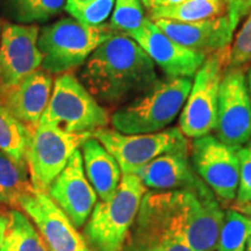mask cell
Masks as SVG:
<instances>
[{
  "instance_id": "6da1fadb",
  "label": "cell",
  "mask_w": 251,
  "mask_h": 251,
  "mask_svg": "<svg viewBox=\"0 0 251 251\" xmlns=\"http://www.w3.org/2000/svg\"><path fill=\"white\" fill-rule=\"evenodd\" d=\"M156 64L128 35L113 34L91 54L80 81L99 102L125 105L158 80Z\"/></svg>"
},
{
  "instance_id": "7a4b0ae2",
  "label": "cell",
  "mask_w": 251,
  "mask_h": 251,
  "mask_svg": "<svg viewBox=\"0 0 251 251\" xmlns=\"http://www.w3.org/2000/svg\"><path fill=\"white\" fill-rule=\"evenodd\" d=\"M152 193L172 227L191 250L215 249L225 211L205 181L193 188Z\"/></svg>"
},
{
  "instance_id": "3957f363",
  "label": "cell",
  "mask_w": 251,
  "mask_h": 251,
  "mask_svg": "<svg viewBox=\"0 0 251 251\" xmlns=\"http://www.w3.org/2000/svg\"><path fill=\"white\" fill-rule=\"evenodd\" d=\"M192 78L158 79L111 115L113 129L122 134H151L166 129L180 114Z\"/></svg>"
},
{
  "instance_id": "277c9868",
  "label": "cell",
  "mask_w": 251,
  "mask_h": 251,
  "mask_svg": "<svg viewBox=\"0 0 251 251\" xmlns=\"http://www.w3.org/2000/svg\"><path fill=\"white\" fill-rule=\"evenodd\" d=\"M147 191L136 175H122L114 196L97 201L83 227L90 251H122Z\"/></svg>"
},
{
  "instance_id": "5b68a950",
  "label": "cell",
  "mask_w": 251,
  "mask_h": 251,
  "mask_svg": "<svg viewBox=\"0 0 251 251\" xmlns=\"http://www.w3.org/2000/svg\"><path fill=\"white\" fill-rule=\"evenodd\" d=\"M115 33L108 24L86 26L74 18L61 19L40 31L37 47L43 56L41 68L50 74H65L84 64Z\"/></svg>"
},
{
  "instance_id": "8992f818",
  "label": "cell",
  "mask_w": 251,
  "mask_h": 251,
  "mask_svg": "<svg viewBox=\"0 0 251 251\" xmlns=\"http://www.w3.org/2000/svg\"><path fill=\"white\" fill-rule=\"evenodd\" d=\"M40 122L72 134H93L111 122L107 111L71 74L56 78L51 97Z\"/></svg>"
},
{
  "instance_id": "52a82bcc",
  "label": "cell",
  "mask_w": 251,
  "mask_h": 251,
  "mask_svg": "<svg viewBox=\"0 0 251 251\" xmlns=\"http://www.w3.org/2000/svg\"><path fill=\"white\" fill-rule=\"evenodd\" d=\"M230 47L207 55L192 81L190 93L179 114V129L188 139H199L215 130L220 86Z\"/></svg>"
},
{
  "instance_id": "ba28073f",
  "label": "cell",
  "mask_w": 251,
  "mask_h": 251,
  "mask_svg": "<svg viewBox=\"0 0 251 251\" xmlns=\"http://www.w3.org/2000/svg\"><path fill=\"white\" fill-rule=\"evenodd\" d=\"M92 136L117 159L122 175L136 174L141 168L163 153L190 149L187 137L181 133L179 127H171L151 134L134 135L122 134L106 127L94 131Z\"/></svg>"
},
{
  "instance_id": "9c48e42d",
  "label": "cell",
  "mask_w": 251,
  "mask_h": 251,
  "mask_svg": "<svg viewBox=\"0 0 251 251\" xmlns=\"http://www.w3.org/2000/svg\"><path fill=\"white\" fill-rule=\"evenodd\" d=\"M92 134H72L55 126L40 122L31 135L26 163L31 185L47 192L52 181L68 164L69 159Z\"/></svg>"
},
{
  "instance_id": "30bf717a",
  "label": "cell",
  "mask_w": 251,
  "mask_h": 251,
  "mask_svg": "<svg viewBox=\"0 0 251 251\" xmlns=\"http://www.w3.org/2000/svg\"><path fill=\"white\" fill-rule=\"evenodd\" d=\"M190 150L191 162L198 176L211 188L220 202L233 203L240 181L237 149L209 134L194 139Z\"/></svg>"
},
{
  "instance_id": "8fae6325",
  "label": "cell",
  "mask_w": 251,
  "mask_h": 251,
  "mask_svg": "<svg viewBox=\"0 0 251 251\" xmlns=\"http://www.w3.org/2000/svg\"><path fill=\"white\" fill-rule=\"evenodd\" d=\"M215 134L236 149L251 140V99L244 67L226 69L220 86Z\"/></svg>"
},
{
  "instance_id": "7c38bea8",
  "label": "cell",
  "mask_w": 251,
  "mask_h": 251,
  "mask_svg": "<svg viewBox=\"0 0 251 251\" xmlns=\"http://www.w3.org/2000/svg\"><path fill=\"white\" fill-rule=\"evenodd\" d=\"M39 34L33 25L5 24L0 39V99L42 64Z\"/></svg>"
},
{
  "instance_id": "4fadbf2b",
  "label": "cell",
  "mask_w": 251,
  "mask_h": 251,
  "mask_svg": "<svg viewBox=\"0 0 251 251\" xmlns=\"http://www.w3.org/2000/svg\"><path fill=\"white\" fill-rule=\"evenodd\" d=\"M18 207L34 222L50 251H90L83 234L47 192L33 187Z\"/></svg>"
},
{
  "instance_id": "5bb4252c",
  "label": "cell",
  "mask_w": 251,
  "mask_h": 251,
  "mask_svg": "<svg viewBox=\"0 0 251 251\" xmlns=\"http://www.w3.org/2000/svg\"><path fill=\"white\" fill-rule=\"evenodd\" d=\"M128 36L147 52L166 78H193L207 57L205 52L185 48L175 42L148 18L139 29Z\"/></svg>"
},
{
  "instance_id": "9a60e30c",
  "label": "cell",
  "mask_w": 251,
  "mask_h": 251,
  "mask_svg": "<svg viewBox=\"0 0 251 251\" xmlns=\"http://www.w3.org/2000/svg\"><path fill=\"white\" fill-rule=\"evenodd\" d=\"M47 193L75 227H84L98 201V196L87 179L79 149L72 153L67 166L52 181Z\"/></svg>"
},
{
  "instance_id": "2e32d148",
  "label": "cell",
  "mask_w": 251,
  "mask_h": 251,
  "mask_svg": "<svg viewBox=\"0 0 251 251\" xmlns=\"http://www.w3.org/2000/svg\"><path fill=\"white\" fill-rule=\"evenodd\" d=\"M122 251H192L147 191Z\"/></svg>"
},
{
  "instance_id": "e0dca14e",
  "label": "cell",
  "mask_w": 251,
  "mask_h": 251,
  "mask_svg": "<svg viewBox=\"0 0 251 251\" xmlns=\"http://www.w3.org/2000/svg\"><path fill=\"white\" fill-rule=\"evenodd\" d=\"M153 23L175 42L207 55L230 47L233 41L234 29L228 14L196 23H179L166 19H157Z\"/></svg>"
},
{
  "instance_id": "ac0fdd59",
  "label": "cell",
  "mask_w": 251,
  "mask_h": 251,
  "mask_svg": "<svg viewBox=\"0 0 251 251\" xmlns=\"http://www.w3.org/2000/svg\"><path fill=\"white\" fill-rule=\"evenodd\" d=\"M52 87L54 79L51 74L37 69L9 90L0 99V102L34 133L48 106Z\"/></svg>"
},
{
  "instance_id": "d6986e66",
  "label": "cell",
  "mask_w": 251,
  "mask_h": 251,
  "mask_svg": "<svg viewBox=\"0 0 251 251\" xmlns=\"http://www.w3.org/2000/svg\"><path fill=\"white\" fill-rule=\"evenodd\" d=\"M134 175L152 191L186 190L197 187L203 181L194 170L190 149L163 153Z\"/></svg>"
},
{
  "instance_id": "ffe728a7",
  "label": "cell",
  "mask_w": 251,
  "mask_h": 251,
  "mask_svg": "<svg viewBox=\"0 0 251 251\" xmlns=\"http://www.w3.org/2000/svg\"><path fill=\"white\" fill-rule=\"evenodd\" d=\"M84 170L100 200H108L117 192L122 171L117 159L98 140L91 136L81 146Z\"/></svg>"
},
{
  "instance_id": "44dd1931",
  "label": "cell",
  "mask_w": 251,
  "mask_h": 251,
  "mask_svg": "<svg viewBox=\"0 0 251 251\" xmlns=\"http://www.w3.org/2000/svg\"><path fill=\"white\" fill-rule=\"evenodd\" d=\"M7 215L8 225L0 243V251H50L45 238L26 213L11 209Z\"/></svg>"
},
{
  "instance_id": "7402d4cb",
  "label": "cell",
  "mask_w": 251,
  "mask_h": 251,
  "mask_svg": "<svg viewBox=\"0 0 251 251\" xmlns=\"http://www.w3.org/2000/svg\"><path fill=\"white\" fill-rule=\"evenodd\" d=\"M228 14L224 0H186L170 7L153 8L149 11L150 20L166 19L179 23H196Z\"/></svg>"
},
{
  "instance_id": "603a6c76",
  "label": "cell",
  "mask_w": 251,
  "mask_h": 251,
  "mask_svg": "<svg viewBox=\"0 0 251 251\" xmlns=\"http://www.w3.org/2000/svg\"><path fill=\"white\" fill-rule=\"evenodd\" d=\"M31 185L26 163H19L0 150V203L18 207Z\"/></svg>"
},
{
  "instance_id": "cb8c5ba5",
  "label": "cell",
  "mask_w": 251,
  "mask_h": 251,
  "mask_svg": "<svg viewBox=\"0 0 251 251\" xmlns=\"http://www.w3.org/2000/svg\"><path fill=\"white\" fill-rule=\"evenodd\" d=\"M33 133L0 102V150L19 163H26ZM27 164V163H26Z\"/></svg>"
},
{
  "instance_id": "d4e9b609",
  "label": "cell",
  "mask_w": 251,
  "mask_h": 251,
  "mask_svg": "<svg viewBox=\"0 0 251 251\" xmlns=\"http://www.w3.org/2000/svg\"><path fill=\"white\" fill-rule=\"evenodd\" d=\"M250 236L251 216L229 208L225 212L215 249L216 251H244Z\"/></svg>"
},
{
  "instance_id": "484cf974",
  "label": "cell",
  "mask_w": 251,
  "mask_h": 251,
  "mask_svg": "<svg viewBox=\"0 0 251 251\" xmlns=\"http://www.w3.org/2000/svg\"><path fill=\"white\" fill-rule=\"evenodd\" d=\"M115 0H67L65 11L78 23L86 26H101L111 15Z\"/></svg>"
},
{
  "instance_id": "4316f807",
  "label": "cell",
  "mask_w": 251,
  "mask_h": 251,
  "mask_svg": "<svg viewBox=\"0 0 251 251\" xmlns=\"http://www.w3.org/2000/svg\"><path fill=\"white\" fill-rule=\"evenodd\" d=\"M142 0H115L109 27L117 33L129 35L146 20Z\"/></svg>"
},
{
  "instance_id": "83f0119b",
  "label": "cell",
  "mask_w": 251,
  "mask_h": 251,
  "mask_svg": "<svg viewBox=\"0 0 251 251\" xmlns=\"http://www.w3.org/2000/svg\"><path fill=\"white\" fill-rule=\"evenodd\" d=\"M67 0H13L15 14L23 23H43L61 13Z\"/></svg>"
},
{
  "instance_id": "f1b7e54d",
  "label": "cell",
  "mask_w": 251,
  "mask_h": 251,
  "mask_svg": "<svg viewBox=\"0 0 251 251\" xmlns=\"http://www.w3.org/2000/svg\"><path fill=\"white\" fill-rule=\"evenodd\" d=\"M240 159V181L233 208L251 216V140L237 149Z\"/></svg>"
},
{
  "instance_id": "f546056e",
  "label": "cell",
  "mask_w": 251,
  "mask_h": 251,
  "mask_svg": "<svg viewBox=\"0 0 251 251\" xmlns=\"http://www.w3.org/2000/svg\"><path fill=\"white\" fill-rule=\"evenodd\" d=\"M251 63V13L235 36L230 47L228 68L246 67Z\"/></svg>"
},
{
  "instance_id": "4dcf8cb0",
  "label": "cell",
  "mask_w": 251,
  "mask_h": 251,
  "mask_svg": "<svg viewBox=\"0 0 251 251\" xmlns=\"http://www.w3.org/2000/svg\"><path fill=\"white\" fill-rule=\"evenodd\" d=\"M227 5L228 8V15L230 18L231 26L233 29L237 27L238 23H240V19H238V5H240V0H224Z\"/></svg>"
},
{
  "instance_id": "1f68e13d",
  "label": "cell",
  "mask_w": 251,
  "mask_h": 251,
  "mask_svg": "<svg viewBox=\"0 0 251 251\" xmlns=\"http://www.w3.org/2000/svg\"><path fill=\"white\" fill-rule=\"evenodd\" d=\"M186 1V0H152V6L150 9L153 8H162V7H170V6H175L181 2ZM149 9V11H150Z\"/></svg>"
},
{
  "instance_id": "d6a6232c",
  "label": "cell",
  "mask_w": 251,
  "mask_h": 251,
  "mask_svg": "<svg viewBox=\"0 0 251 251\" xmlns=\"http://www.w3.org/2000/svg\"><path fill=\"white\" fill-rule=\"evenodd\" d=\"M251 13V0H240L238 5V19H243Z\"/></svg>"
},
{
  "instance_id": "836d02e7",
  "label": "cell",
  "mask_w": 251,
  "mask_h": 251,
  "mask_svg": "<svg viewBox=\"0 0 251 251\" xmlns=\"http://www.w3.org/2000/svg\"><path fill=\"white\" fill-rule=\"evenodd\" d=\"M7 225H8V215L0 214V243H1L2 238H4L5 231L6 229H7Z\"/></svg>"
},
{
  "instance_id": "e575fe53",
  "label": "cell",
  "mask_w": 251,
  "mask_h": 251,
  "mask_svg": "<svg viewBox=\"0 0 251 251\" xmlns=\"http://www.w3.org/2000/svg\"><path fill=\"white\" fill-rule=\"evenodd\" d=\"M247 81H248V89H249V94L251 99V67L249 68V70L247 71Z\"/></svg>"
},
{
  "instance_id": "d590c367",
  "label": "cell",
  "mask_w": 251,
  "mask_h": 251,
  "mask_svg": "<svg viewBox=\"0 0 251 251\" xmlns=\"http://www.w3.org/2000/svg\"><path fill=\"white\" fill-rule=\"evenodd\" d=\"M142 2H143L144 7L148 9V11H149L150 8H151V6H152V0H142Z\"/></svg>"
},
{
  "instance_id": "8d00e7d4",
  "label": "cell",
  "mask_w": 251,
  "mask_h": 251,
  "mask_svg": "<svg viewBox=\"0 0 251 251\" xmlns=\"http://www.w3.org/2000/svg\"><path fill=\"white\" fill-rule=\"evenodd\" d=\"M244 251H251V236H250V238H249V241H248L247 247H246V250H244Z\"/></svg>"
},
{
  "instance_id": "74e56055",
  "label": "cell",
  "mask_w": 251,
  "mask_h": 251,
  "mask_svg": "<svg viewBox=\"0 0 251 251\" xmlns=\"http://www.w3.org/2000/svg\"><path fill=\"white\" fill-rule=\"evenodd\" d=\"M0 39H1V31H0Z\"/></svg>"
},
{
  "instance_id": "f35d334b",
  "label": "cell",
  "mask_w": 251,
  "mask_h": 251,
  "mask_svg": "<svg viewBox=\"0 0 251 251\" xmlns=\"http://www.w3.org/2000/svg\"><path fill=\"white\" fill-rule=\"evenodd\" d=\"M81 1H89V0H81Z\"/></svg>"
}]
</instances>
